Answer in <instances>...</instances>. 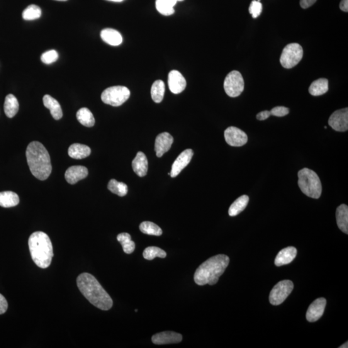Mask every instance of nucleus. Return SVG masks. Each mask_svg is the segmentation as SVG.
Here are the masks:
<instances>
[{
	"instance_id": "0eeeda50",
	"label": "nucleus",
	"mask_w": 348,
	"mask_h": 348,
	"mask_svg": "<svg viewBox=\"0 0 348 348\" xmlns=\"http://www.w3.org/2000/svg\"><path fill=\"white\" fill-rule=\"evenodd\" d=\"M303 57V49L298 43H289L282 50L280 63L285 69H291L296 67Z\"/></svg>"
},
{
	"instance_id": "6e6552de",
	"label": "nucleus",
	"mask_w": 348,
	"mask_h": 348,
	"mask_svg": "<svg viewBox=\"0 0 348 348\" xmlns=\"http://www.w3.org/2000/svg\"><path fill=\"white\" fill-rule=\"evenodd\" d=\"M244 79L242 74L237 70H233L226 75L224 82V89L228 96H239L244 91Z\"/></svg>"
},
{
	"instance_id": "1a4fd4ad",
	"label": "nucleus",
	"mask_w": 348,
	"mask_h": 348,
	"mask_svg": "<svg viewBox=\"0 0 348 348\" xmlns=\"http://www.w3.org/2000/svg\"><path fill=\"white\" fill-rule=\"evenodd\" d=\"M293 289V282L284 280L278 282L270 292L269 300L272 305L281 304L291 293Z\"/></svg>"
},
{
	"instance_id": "2eb2a0df",
	"label": "nucleus",
	"mask_w": 348,
	"mask_h": 348,
	"mask_svg": "<svg viewBox=\"0 0 348 348\" xmlns=\"http://www.w3.org/2000/svg\"><path fill=\"white\" fill-rule=\"evenodd\" d=\"M174 138L168 132H163L157 136L155 141V151L158 157H162L172 147Z\"/></svg>"
},
{
	"instance_id": "7ed1b4c3",
	"label": "nucleus",
	"mask_w": 348,
	"mask_h": 348,
	"mask_svg": "<svg viewBox=\"0 0 348 348\" xmlns=\"http://www.w3.org/2000/svg\"><path fill=\"white\" fill-rule=\"evenodd\" d=\"M227 255L220 254L210 257L199 266L194 274V281L198 285H214L229 264Z\"/></svg>"
},
{
	"instance_id": "f8f14e48",
	"label": "nucleus",
	"mask_w": 348,
	"mask_h": 348,
	"mask_svg": "<svg viewBox=\"0 0 348 348\" xmlns=\"http://www.w3.org/2000/svg\"><path fill=\"white\" fill-rule=\"evenodd\" d=\"M193 155V150L190 148L183 151L173 163L171 172H170V176L176 177L178 176L182 170L191 162Z\"/></svg>"
},
{
	"instance_id": "423d86ee",
	"label": "nucleus",
	"mask_w": 348,
	"mask_h": 348,
	"mask_svg": "<svg viewBox=\"0 0 348 348\" xmlns=\"http://www.w3.org/2000/svg\"><path fill=\"white\" fill-rule=\"evenodd\" d=\"M130 92L123 86H114L104 90L101 94V100L104 103L113 106H119L128 100Z\"/></svg>"
},
{
	"instance_id": "58836bf2",
	"label": "nucleus",
	"mask_w": 348,
	"mask_h": 348,
	"mask_svg": "<svg viewBox=\"0 0 348 348\" xmlns=\"http://www.w3.org/2000/svg\"><path fill=\"white\" fill-rule=\"evenodd\" d=\"M8 308V303L6 298L2 294H0V315L6 312Z\"/></svg>"
},
{
	"instance_id": "cd10ccee",
	"label": "nucleus",
	"mask_w": 348,
	"mask_h": 348,
	"mask_svg": "<svg viewBox=\"0 0 348 348\" xmlns=\"http://www.w3.org/2000/svg\"><path fill=\"white\" fill-rule=\"evenodd\" d=\"M248 202H249V198L247 195H243V196L239 197L238 199L233 202L231 204L228 213L231 217H234L238 215L240 212H242L247 207Z\"/></svg>"
},
{
	"instance_id": "9d476101",
	"label": "nucleus",
	"mask_w": 348,
	"mask_h": 348,
	"mask_svg": "<svg viewBox=\"0 0 348 348\" xmlns=\"http://www.w3.org/2000/svg\"><path fill=\"white\" fill-rule=\"evenodd\" d=\"M328 124L337 132H345L348 129V109L334 112L330 117Z\"/></svg>"
},
{
	"instance_id": "39448f33",
	"label": "nucleus",
	"mask_w": 348,
	"mask_h": 348,
	"mask_svg": "<svg viewBox=\"0 0 348 348\" xmlns=\"http://www.w3.org/2000/svg\"><path fill=\"white\" fill-rule=\"evenodd\" d=\"M298 185L303 193L311 198L318 199L322 194V184L318 175L304 168L298 172Z\"/></svg>"
},
{
	"instance_id": "a878e982",
	"label": "nucleus",
	"mask_w": 348,
	"mask_h": 348,
	"mask_svg": "<svg viewBox=\"0 0 348 348\" xmlns=\"http://www.w3.org/2000/svg\"><path fill=\"white\" fill-rule=\"evenodd\" d=\"M329 89V82L325 78H320L314 81L309 88V92L313 96H319L326 93Z\"/></svg>"
},
{
	"instance_id": "f03ea898",
	"label": "nucleus",
	"mask_w": 348,
	"mask_h": 348,
	"mask_svg": "<svg viewBox=\"0 0 348 348\" xmlns=\"http://www.w3.org/2000/svg\"><path fill=\"white\" fill-rule=\"evenodd\" d=\"M26 160L32 174L36 178L45 181L52 172V165L48 151L38 141H33L26 150Z\"/></svg>"
},
{
	"instance_id": "a211bd4d",
	"label": "nucleus",
	"mask_w": 348,
	"mask_h": 348,
	"mask_svg": "<svg viewBox=\"0 0 348 348\" xmlns=\"http://www.w3.org/2000/svg\"><path fill=\"white\" fill-rule=\"evenodd\" d=\"M298 250L295 247H289L284 248L277 254L275 259V264L281 266L290 263L295 259Z\"/></svg>"
},
{
	"instance_id": "4c0bfd02",
	"label": "nucleus",
	"mask_w": 348,
	"mask_h": 348,
	"mask_svg": "<svg viewBox=\"0 0 348 348\" xmlns=\"http://www.w3.org/2000/svg\"><path fill=\"white\" fill-rule=\"evenodd\" d=\"M289 113V109L286 108L285 106H276L274 107L270 111V113L271 115L276 117H284Z\"/></svg>"
},
{
	"instance_id": "c03bdc74",
	"label": "nucleus",
	"mask_w": 348,
	"mask_h": 348,
	"mask_svg": "<svg viewBox=\"0 0 348 348\" xmlns=\"http://www.w3.org/2000/svg\"><path fill=\"white\" fill-rule=\"evenodd\" d=\"M108 1L114 2H123V0H108Z\"/></svg>"
},
{
	"instance_id": "aec40b11",
	"label": "nucleus",
	"mask_w": 348,
	"mask_h": 348,
	"mask_svg": "<svg viewBox=\"0 0 348 348\" xmlns=\"http://www.w3.org/2000/svg\"><path fill=\"white\" fill-rule=\"evenodd\" d=\"M43 104L50 111L51 115L56 120H59L63 116L62 107L57 99L49 95H45L43 98Z\"/></svg>"
},
{
	"instance_id": "a19ab883",
	"label": "nucleus",
	"mask_w": 348,
	"mask_h": 348,
	"mask_svg": "<svg viewBox=\"0 0 348 348\" xmlns=\"http://www.w3.org/2000/svg\"><path fill=\"white\" fill-rule=\"evenodd\" d=\"M317 0H300V5L303 9H308L312 6Z\"/></svg>"
},
{
	"instance_id": "b1692460",
	"label": "nucleus",
	"mask_w": 348,
	"mask_h": 348,
	"mask_svg": "<svg viewBox=\"0 0 348 348\" xmlns=\"http://www.w3.org/2000/svg\"><path fill=\"white\" fill-rule=\"evenodd\" d=\"M182 1L184 0H156L155 7L160 14L164 16H170L175 13L174 7L177 2Z\"/></svg>"
},
{
	"instance_id": "6ab92c4d",
	"label": "nucleus",
	"mask_w": 348,
	"mask_h": 348,
	"mask_svg": "<svg viewBox=\"0 0 348 348\" xmlns=\"http://www.w3.org/2000/svg\"><path fill=\"white\" fill-rule=\"evenodd\" d=\"M133 171L140 177H144L147 175L148 163L147 156L142 152H138L135 159L132 162Z\"/></svg>"
},
{
	"instance_id": "c756f323",
	"label": "nucleus",
	"mask_w": 348,
	"mask_h": 348,
	"mask_svg": "<svg viewBox=\"0 0 348 348\" xmlns=\"http://www.w3.org/2000/svg\"><path fill=\"white\" fill-rule=\"evenodd\" d=\"M165 92V85L162 80H156L151 88V96L155 103H159L163 101Z\"/></svg>"
},
{
	"instance_id": "4468645a",
	"label": "nucleus",
	"mask_w": 348,
	"mask_h": 348,
	"mask_svg": "<svg viewBox=\"0 0 348 348\" xmlns=\"http://www.w3.org/2000/svg\"><path fill=\"white\" fill-rule=\"evenodd\" d=\"M169 87L170 91L175 94H178L184 91L186 82L181 73L174 70L169 74Z\"/></svg>"
},
{
	"instance_id": "bb28decb",
	"label": "nucleus",
	"mask_w": 348,
	"mask_h": 348,
	"mask_svg": "<svg viewBox=\"0 0 348 348\" xmlns=\"http://www.w3.org/2000/svg\"><path fill=\"white\" fill-rule=\"evenodd\" d=\"M19 111L18 99L13 94H9L6 97L4 103V111L9 118H13Z\"/></svg>"
},
{
	"instance_id": "9b49d317",
	"label": "nucleus",
	"mask_w": 348,
	"mask_h": 348,
	"mask_svg": "<svg viewBox=\"0 0 348 348\" xmlns=\"http://www.w3.org/2000/svg\"><path fill=\"white\" fill-rule=\"evenodd\" d=\"M226 142L232 147H242L248 141L247 133L235 126H230L225 131Z\"/></svg>"
},
{
	"instance_id": "dca6fc26",
	"label": "nucleus",
	"mask_w": 348,
	"mask_h": 348,
	"mask_svg": "<svg viewBox=\"0 0 348 348\" xmlns=\"http://www.w3.org/2000/svg\"><path fill=\"white\" fill-rule=\"evenodd\" d=\"M181 334L174 332H164L152 336V341L157 345L176 344L182 341Z\"/></svg>"
},
{
	"instance_id": "412c9836",
	"label": "nucleus",
	"mask_w": 348,
	"mask_h": 348,
	"mask_svg": "<svg viewBox=\"0 0 348 348\" xmlns=\"http://www.w3.org/2000/svg\"><path fill=\"white\" fill-rule=\"evenodd\" d=\"M101 38L109 45L118 46L123 42V37L118 31L113 29H104L101 32Z\"/></svg>"
},
{
	"instance_id": "20e7f679",
	"label": "nucleus",
	"mask_w": 348,
	"mask_h": 348,
	"mask_svg": "<svg viewBox=\"0 0 348 348\" xmlns=\"http://www.w3.org/2000/svg\"><path fill=\"white\" fill-rule=\"evenodd\" d=\"M29 250L32 259L41 269L50 266L53 256L52 243L47 234L43 232H34L29 238Z\"/></svg>"
},
{
	"instance_id": "ddd939ff",
	"label": "nucleus",
	"mask_w": 348,
	"mask_h": 348,
	"mask_svg": "<svg viewBox=\"0 0 348 348\" xmlns=\"http://www.w3.org/2000/svg\"><path fill=\"white\" fill-rule=\"evenodd\" d=\"M326 305L325 298H318L310 304L306 313V319L309 322L313 323L322 317Z\"/></svg>"
},
{
	"instance_id": "4be33fe9",
	"label": "nucleus",
	"mask_w": 348,
	"mask_h": 348,
	"mask_svg": "<svg viewBox=\"0 0 348 348\" xmlns=\"http://www.w3.org/2000/svg\"><path fill=\"white\" fill-rule=\"evenodd\" d=\"M91 150L88 146L74 143L69 148L68 154L70 157L75 159H82L91 155Z\"/></svg>"
},
{
	"instance_id": "f704fd0d",
	"label": "nucleus",
	"mask_w": 348,
	"mask_h": 348,
	"mask_svg": "<svg viewBox=\"0 0 348 348\" xmlns=\"http://www.w3.org/2000/svg\"><path fill=\"white\" fill-rule=\"evenodd\" d=\"M41 16V10L40 7L36 5H31L24 10L22 14L23 18L25 20H34L40 18Z\"/></svg>"
},
{
	"instance_id": "7c9ffc66",
	"label": "nucleus",
	"mask_w": 348,
	"mask_h": 348,
	"mask_svg": "<svg viewBox=\"0 0 348 348\" xmlns=\"http://www.w3.org/2000/svg\"><path fill=\"white\" fill-rule=\"evenodd\" d=\"M117 239L122 245L123 251L127 254H132L135 251V243L131 239V236L128 233H121L117 236Z\"/></svg>"
},
{
	"instance_id": "f257e3e1",
	"label": "nucleus",
	"mask_w": 348,
	"mask_h": 348,
	"mask_svg": "<svg viewBox=\"0 0 348 348\" xmlns=\"http://www.w3.org/2000/svg\"><path fill=\"white\" fill-rule=\"evenodd\" d=\"M77 285L85 298L97 308L107 311L113 307V299L92 275L80 274L77 278Z\"/></svg>"
},
{
	"instance_id": "c9c22d12",
	"label": "nucleus",
	"mask_w": 348,
	"mask_h": 348,
	"mask_svg": "<svg viewBox=\"0 0 348 348\" xmlns=\"http://www.w3.org/2000/svg\"><path fill=\"white\" fill-rule=\"evenodd\" d=\"M59 58L58 53L55 50H51L43 53L41 56V60L45 64L49 65L51 63L57 62Z\"/></svg>"
},
{
	"instance_id": "79ce46f5",
	"label": "nucleus",
	"mask_w": 348,
	"mask_h": 348,
	"mask_svg": "<svg viewBox=\"0 0 348 348\" xmlns=\"http://www.w3.org/2000/svg\"><path fill=\"white\" fill-rule=\"evenodd\" d=\"M339 7L340 10L347 13L348 11V0H341Z\"/></svg>"
},
{
	"instance_id": "393cba45",
	"label": "nucleus",
	"mask_w": 348,
	"mask_h": 348,
	"mask_svg": "<svg viewBox=\"0 0 348 348\" xmlns=\"http://www.w3.org/2000/svg\"><path fill=\"white\" fill-rule=\"evenodd\" d=\"M19 203V196L15 192L11 191L0 192V206L4 208H11L18 205Z\"/></svg>"
},
{
	"instance_id": "e433bc0d",
	"label": "nucleus",
	"mask_w": 348,
	"mask_h": 348,
	"mask_svg": "<svg viewBox=\"0 0 348 348\" xmlns=\"http://www.w3.org/2000/svg\"><path fill=\"white\" fill-rule=\"evenodd\" d=\"M262 11V5L260 2L253 0L249 7V13L252 14L253 18H257L260 15Z\"/></svg>"
},
{
	"instance_id": "473e14b6",
	"label": "nucleus",
	"mask_w": 348,
	"mask_h": 348,
	"mask_svg": "<svg viewBox=\"0 0 348 348\" xmlns=\"http://www.w3.org/2000/svg\"><path fill=\"white\" fill-rule=\"evenodd\" d=\"M108 189L113 193L120 197L125 196L128 193V186L124 182L111 179L108 184Z\"/></svg>"
},
{
	"instance_id": "37998d69",
	"label": "nucleus",
	"mask_w": 348,
	"mask_h": 348,
	"mask_svg": "<svg viewBox=\"0 0 348 348\" xmlns=\"http://www.w3.org/2000/svg\"><path fill=\"white\" fill-rule=\"evenodd\" d=\"M339 347L340 348H347L348 347V342H345V344H344L342 345H340V346Z\"/></svg>"
},
{
	"instance_id": "72a5a7b5",
	"label": "nucleus",
	"mask_w": 348,
	"mask_h": 348,
	"mask_svg": "<svg viewBox=\"0 0 348 348\" xmlns=\"http://www.w3.org/2000/svg\"><path fill=\"white\" fill-rule=\"evenodd\" d=\"M143 255L145 259L151 260L155 257L165 258L167 257V253L159 248L149 247L145 248Z\"/></svg>"
},
{
	"instance_id": "ea45409f",
	"label": "nucleus",
	"mask_w": 348,
	"mask_h": 348,
	"mask_svg": "<svg viewBox=\"0 0 348 348\" xmlns=\"http://www.w3.org/2000/svg\"><path fill=\"white\" fill-rule=\"evenodd\" d=\"M270 116H271V113H270V111H262L257 114V119H258V120L259 121H264L266 120V119H267V118H269Z\"/></svg>"
},
{
	"instance_id": "a18cd8bd",
	"label": "nucleus",
	"mask_w": 348,
	"mask_h": 348,
	"mask_svg": "<svg viewBox=\"0 0 348 348\" xmlns=\"http://www.w3.org/2000/svg\"><path fill=\"white\" fill-rule=\"evenodd\" d=\"M57 1L65 2L67 1V0H57Z\"/></svg>"
},
{
	"instance_id": "2f4dec72",
	"label": "nucleus",
	"mask_w": 348,
	"mask_h": 348,
	"mask_svg": "<svg viewBox=\"0 0 348 348\" xmlns=\"http://www.w3.org/2000/svg\"><path fill=\"white\" fill-rule=\"evenodd\" d=\"M140 229L141 232L150 235L160 236L163 233L162 228L159 226L150 221H145L141 223Z\"/></svg>"
},
{
	"instance_id": "c85d7f7f",
	"label": "nucleus",
	"mask_w": 348,
	"mask_h": 348,
	"mask_svg": "<svg viewBox=\"0 0 348 348\" xmlns=\"http://www.w3.org/2000/svg\"><path fill=\"white\" fill-rule=\"evenodd\" d=\"M77 120L87 127H92L95 124V119L91 111L87 108L79 109L76 114Z\"/></svg>"
},
{
	"instance_id": "5701e85b",
	"label": "nucleus",
	"mask_w": 348,
	"mask_h": 348,
	"mask_svg": "<svg viewBox=\"0 0 348 348\" xmlns=\"http://www.w3.org/2000/svg\"><path fill=\"white\" fill-rule=\"evenodd\" d=\"M336 219L338 227L342 232L348 233V207L345 204H341L336 211Z\"/></svg>"
},
{
	"instance_id": "f3484780",
	"label": "nucleus",
	"mask_w": 348,
	"mask_h": 348,
	"mask_svg": "<svg viewBox=\"0 0 348 348\" xmlns=\"http://www.w3.org/2000/svg\"><path fill=\"white\" fill-rule=\"evenodd\" d=\"M89 171L86 167L83 166H72L67 170L65 177L66 181L70 184H74L76 182L87 177Z\"/></svg>"
}]
</instances>
